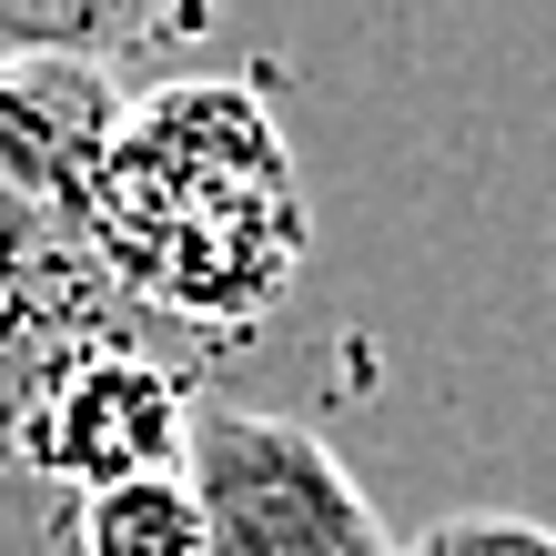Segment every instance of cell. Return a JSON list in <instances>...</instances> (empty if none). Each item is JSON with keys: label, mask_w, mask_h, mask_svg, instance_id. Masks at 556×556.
I'll return each instance as SVG.
<instances>
[{"label": "cell", "mask_w": 556, "mask_h": 556, "mask_svg": "<svg viewBox=\"0 0 556 556\" xmlns=\"http://www.w3.org/2000/svg\"><path fill=\"white\" fill-rule=\"evenodd\" d=\"M192 506L203 556H405L324 425L264 405H192Z\"/></svg>", "instance_id": "3957f363"}, {"label": "cell", "mask_w": 556, "mask_h": 556, "mask_svg": "<svg viewBox=\"0 0 556 556\" xmlns=\"http://www.w3.org/2000/svg\"><path fill=\"white\" fill-rule=\"evenodd\" d=\"M61 556H203L192 476H142V485L72 496V516H61Z\"/></svg>", "instance_id": "8992f818"}, {"label": "cell", "mask_w": 556, "mask_h": 556, "mask_svg": "<svg viewBox=\"0 0 556 556\" xmlns=\"http://www.w3.org/2000/svg\"><path fill=\"white\" fill-rule=\"evenodd\" d=\"M182 455H192V375L173 354L102 344V354H72L21 405L0 466H21L41 485H72V496H102V485L182 476Z\"/></svg>", "instance_id": "277c9868"}, {"label": "cell", "mask_w": 556, "mask_h": 556, "mask_svg": "<svg viewBox=\"0 0 556 556\" xmlns=\"http://www.w3.org/2000/svg\"><path fill=\"white\" fill-rule=\"evenodd\" d=\"M112 112V72H0V445L72 354H162L91 243V162Z\"/></svg>", "instance_id": "7a4b0ae2"}, {"label": "cell", "mask_w": 556, "mask_h": 556, "mask_svg": "<svg viewBox=\"0 0 556 556\" xmlns=\"http://www.w3.org/2000/svg\"><path fill=\"white\" fill-rule=\"evenodd\" d=\"M173 30H203V11L152 0H0V72H112Z\"/></svg>", "instance_id": "5b68a950"}, {"label": "cell", "mask_w": 556, "mask_h": 556, "mask_svg": "<svg viewBox=\"0 0 556 556\" xmlns=\"http://www.w3.org/2000/svg\"><path fill=\"white\" fill-rule=\"evenodd\" d=\"M405 556H556V527L506 516V506H455V516H435Z\"/></svg>", "instance_id": "52a82bcc"}, {"label": "cell", "mask_w": 556, "mask_h": 556, "mask_svg": "<svg viewBox=\"0 0 556 556\" xmlns=\"http://www.w3.org/2000/svg\"><path fill=\"white\" fill-rule=\"evenodd\" d=\"M91 243L152 344L192 375L304 283L314 203L274 102L233 72H182L112 112L91 162Z\"/></svg>", "instance_id": "6da1fadb"}]
</instances>
